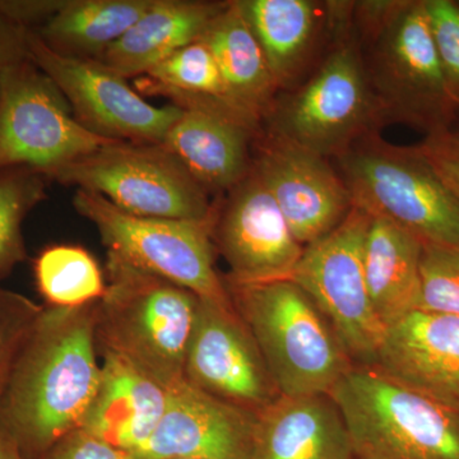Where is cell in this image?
<instances>
[{
  "mask_svg": "<svg viewBox=\"0 0 459 459\" xmlns=\"http://www.w3.org/2000/svg\"><path fill=\"white\" fill-rule=\"evenodd\" d=\"M96 303L44 305L18 352L0 398V425L26 459L83 427L101 377Z\"/></svg>",
  "mask_w": 459,
  "mask_h": 459,
  "instance_id": "6da1fadb",
  "label": "cell"
},
{
  "mask_svg": "<svg viewBox=\"0 0 459 459\" xmlns=\"http://www.w3.org/2000/svg\"><path fill=\"white\" fill-rule=\"evenodd\" d=\"M107 291L96 303L99 356H117L171 388L184 379L198 295L108 256Z\"/></svg>",
  "mask_w": 459,
  "mask_h": 459,
  "instance_id": "7a4b0ae2",
  "label": "cell"
},
{
  "mask_svg": "<svg viewBox=\"0 0 459 459\" xmlns=\"http://www.w3.org/2000/svg\"><path fill=\"white\" fill-rule=\"evenodd\" d=\"M225 285L281 395L329 394L351 370L333 328L294 281Z\"/></svg>",
  "mask_w": 459,
  "mask_h": 459,
  "instance_id": "3957f363",
  "label": "cell"
},
{
  "mask_svg": "<svg viewBox=\"0 0 459 459\" xmlns=\"http://www.w3.org/2000/svg\"><path fill=\"white\" fill-rule=\"evenodd\" d=\"M329 394L358 459H459V413L374 365H353Z\"/></svg>",
  "mask_w": 459,
  "mask_h": 459,
  "instance_id": "277c9868",
  "label": "cell"
},
{
  "mask_svg": "<svg viewBox=\"0 0 459 459\" xmlns=\"http://www.w3.org/2000/svg\"><path fill=\"white\" fill-rule=\"evenodd\" d=\"M337 159L353 207L392 220L422 243L459 250V201L421 148L368 134Z\"/></svg>",
  "mask_w": 459,
  "mask_h": 459,
  "instance_id": "5b68a950",
  "label": "cell"
},
{
  "mask_svg": "<svg viewBox=\"0 0 459 459\" xmlns=\"http://www.w3.org/2000/svg\"><path fill=\"white\" fill-rule=\"evenodd\" d=\"M72 204L98 230L108 256L186 287L208 303L234 309L225 281L216 270L211 220L134 216L83 189H77Z\"/></svg>",
  "mask_w": 459,
  "mask_h": 459,
  "instance_id": "8992f818",
  "label": "cell"
},
{
  "mask_svg": "<svg viewBox=\"0 0 459 459\" xmlns=\"http://www.w3.org/2000/svg\"><path fill=\"white\" fill-rule=\"evenodd\" d=\"M50 181L96 193L134 216L198 222L212 217L210 195L162 144L114 141Z\"/></svg>",
  "mask_w": 459,
  "mask_h": 459,
  "instance_id": "52a82bcc",
  "label": "cell"
},
{
  "mask_svg": "<svg viewBox=\"0 0 459 459\" xmlns=\"http://www.w3.org/2000/svg\"><path fill=\"white\" fill-rule=\"evenodd\" d=\"M379 26L367 72L385 114L427 129L430 137L449 132L459 99L435 49L425 2L395 3Z\"/></svg>",
  "mask_w": 459,
  "mask_h": 459,
  "instance_id": "ba28073f",
  "label": "cell"
},
{
  "mask_svg": "<svg viewBox=\"0 0 459 459\" xmlns=\"http://www.w3.org/2000/svg\"><path fill=\"white\" fill-rule=\"evenodd\" d=\"M113 140L87 131L49 75L25 57L3 75L0 170L26 168L48 180Z\"/></svg>",
  "mask_w": 459,
  "mask_h": 459,
  "instance_id": "9c48e42d",
  "label": "cell"
},
{
  "mask_svg": "<svg viewBox=\"0 0 459 459\" xmlns=\"http://www.w3.org/2000/svg\"><path fill=\"white\" fill-rule=\"evenodd\" d=\"M370 216L353 207L325 237L305 247L291 279L328 320L353 365H376L386 328L371 305L364 272Z\"/></svg>",
  "mask_w": 459,
  "mask_h": 459,
  "instance_id": "30bf717a",
  "label": "cell"
},
{
  "mask_svg": "<svg viewBox=\"0 0 459 459\" xmlns=\"http://www.w3.org/2000/svg\"><path fill=\"white\" fill-rule=\"evenodd\" d=\"M385 114L358 50H334L303 89L272 108L270 134L316 155L341 156ZM264 119V120H265Z\"/></svg>",
  "mask_w": 459,
  "mask_h": 459,
  "instance_id": "8fae6325",
  "label": "cell"
},
{
  "mask_svg": "<svg viewBox=\"0 0 459 459\" xmlns=\"http://www.w3.org/2000/svg\"><path fill=\"white\" fill-rule=\"evenodd\" d=\"M27 47L33 63L62 91L77 122L99 137L162 144L180 117V108L153 107L98 60L60 56L30 30Z\"/></svg>",
  "mask_w": 459,
  "mask_h": 459,
  "instance_id": "7c38bea8",
  "label": "cell"
},
{
  "mask_svg": "<svg viewBox=\"0 0 459 459\" xmlns=\"http://www.w3.org/2000/svg\"><path fill=\"white\" fill-rule=\"evenodd\" d=\"M213 204L211 238L225 259L230 283L290 280L305 247L292 235L279 205L253 170Z\"/></svg>",
  "mask_w": 459,
  "mask_h": 459,
  "instance_id": "4fadbf2b",
  "label": "cell"
},
{
  "mask_svg": "<svg viewBox=\"0 0 459 459\" xmlns=\"http://www.w3.org/2000/svg\"><path fill=\"white\" fill-rule=\"evenodd\" d=\"M184 379L253 415L281 395L255 338L235 309L202 299L186 347Z\"/></svg>",
  "mask_w": 459,
  "mask_h": 459,
  "instance_id": "5bb4252c",
  "label": "cell"
},
{
  "mask_svg": "<svg viewBox=\"0 0 459 459\" xmlns=\"http://www.w3.org/2000/svg\"><path fill=\"white\" fill-rule=\"evenodd\" d=\"M253 170L303 247L325 237L353 208L350 190L327 159L276 135L259 137Z\"/></svg>",
  "mask_w": 459,
  "mask_h": 459,
  "instance_id": "9a60e30c",
  "label": "cell"
},
{
  "mask_svg": "<svg viewBox=\"0 0 459 459\" xmlns=\"http://www.w3.org/2000/svg\"><path fill=\"white\" fill-rule=\"evenodd\" d=\"M255 415L199 391L186 379L169 388L164 415L140 459H252Z\"/></svg>",
  "mask_w": 459,
  "mask_h": 459,
  "instance_id": "2e32d148",
  "label": "cell"
},
{
  "mask_svg": "<svg viewBox=\"0 0 459 459\" xmlns=\"http://www.w3.org/2000/svg\"><path fill=\"white\" fill-rule=\"evenodd\" d=\"M374 367L459 413V318L413 310L389 325Z\"/></svg>",
  "mask_w": 459,
  "mask_h": 459,
  "instance_id": "e0dca14e",
  "label": "cell"
},
{
  "mask_svg": "<svg viewBox=\"0 0 459 459\" xmlns=\"http://www.w3.org/2000/svg\"><path fill=\"white\" fill-rule=\"evenodd\" d=\"M258 129L217 108H181L162 146L180 160L208 195H225L253 169Z\"/></svg>",
  "mask_w": 459,
  "mask_h": 459,
  "instance_id": "ac0fdd59",
  "label": "cell"
},
{
  "mask_svg": "<svg viewBox=\"0 0 459 459\" xmlns=\"http://www.w3.org/2000/svg\"><path fill=\"white\" fill-rule=\"evenodd\" d=\"M252 459H358L331 394L280 395L256 413Z\"/></svg>",
  "mask_w": 459,
  "mask_h": 459,
  "instance_id": "d6986e66",
  "label": "cell"
},
{
  "mask_svg": "<svg viewBox=\"0 0 459 459\" xmlns=\"http://www.w3.org/2000/svg\"><path fill=\"white\" fill-rule=\"evenodd\" d=\"M100 358L99 388L82 429L135 455L164 415L169 389L117 356L105 353Z\"/></svg>",
  "mask_w": 459,
  "mask_h": 459,
  "instance_id": "ffe728a7",
  "label": "cell"
},
{
  "mask_svg": "<svg viewBox=\"0 0 459 459\" xmlns=\"http://www.w3.org/2000/svg\"><path fill=\"white\" fill-rule=\"evenodd\" d=\"M199 41L216 60L230 108L259 128L273 108L280 89L237 2H228Z\"/></svg>",
  "mask_w": 459,
  "mask_h": 459,
  "instance_id": "44dd1931",
  "label": "cell"
},
{
  "mask_svg": "<svg viewBox=\"0 0 459 459\" xmlns=\"http://www.w3.org/2000/svg\"><path fill=\"white\" fill-rule=\"evenodd\" d=\"M226 4L153 0L143 16L95 60L126 80L142 77L174 51L198 41Z\"/></svg>",
  "mask_w": 459,
  "mask_h": 459,
  "instance_id": "7402d4cb",
  "label": "cell"
},
{
  "mask_svg": "<svg viewBox=\"0 0 459 459\" xmlns=\"http://www.w3.org/2000/svg\"><path fill=\"white\" fill-rule=\"evenodd\" d=\"M370 216L364 272L374 312L385 328L418 310L421 240L383 216Z\"/></svg>",
  "mask_w": 459,
  "mask_h": 459,
  "instance_id": "603a6c76",
  "label": "cell"
},
{
  "mask_svg": "<svg viewBox=\"0 0 459 459\" xmlns=\"http://www.w3.org/2000/svg\"><path fill=\"white\" fill-rule=\"evenodd\" d=\"M153 4V0H65L36 35L60 56L98 59Z\"/></svg>",
  "mask_w": 459,
  "mask_h": 459,
  "instance_id": "cb8c5ba5",
  "label": "cell"
},
{
  "mask_svg": "<svg viewBox=\"0 0 459 459\" xmlns=\"http://www.w3.org/2000/svg\"><path fill=\"white\" fill-rule=\"evenodd\" d=\"M279 89L295 80L312 47L318 12L307 0H238Z\"/></svg>",
  "mask_w": 459,
  "mask_h": 459,
  "instance_id": "d4e9b609",
  "label": "cell"
},
{
  "mask_svg": "<svg viewBox=\"0 0 459 459\" xmlns=\"http://www.w3.org/2000/svg\"><path fill=\"white\" fill-rule=\"evenodd\" d=\"M135 90L142 96H162L171 100L172 105L180 108H221L243 119L230 108L216 60L199 40L174 51L146 74L138 77Z\"/></svg>",
  "mask_w": 459,
  "mask_h": 459,
  "instance_id": "484cf974",
  "label": "cell"
},
{
  "mask_svg": "<svg viewBox=\"0 0 459 459\" xmlns=\"http://www.w3.org/2000/svg\"><path fill=\"white\" fill-rule=\"evenodd\" d=\"M35 279L47 305L75 307L96 303L107 280L95 256L80 246H53L35 261Z\"/></svg>",
  "mask_w": 459,
  "mask_h": 459,
  "instance_id": "4316f807",
  "label": "cell"
},
{
  "mask_svg": "<svg viewBox=\"0 0 459 459\" xmlns=\"http://www.w3.org/2000/svg\"><path fill=\"white\" fill-rule=\"evenodd\" d=\"M49 180L26 168L0 170V277L27 259L23 221L47 199Z\"/></svg>",
  "mask_w": 459,
  "mask_h": 459,
  "instance_id": "83f0119b",
  "label": "cell"
},
{
  "mask_svg": "<svg viewBox=\"0 0 459 459\" xmlns=\"http://www.w3.org/2000/svg\"><path fill=\"white\" fill-rule=\"evenodd\" d=\"M418 310L459 318V250L422 246Z\"/></svg>",
  "mask_w": 459,
  "mask_h": 459,
  "instance_id": "f1b7e54d",
  "label": "cell"
},
{
  "mask_svg": "<svg viewBox=\"0 0 459 459\" xmlns=\"http://www.w3.org/2000/svg\"><path fill=\"white\" fill-rule=\"evenodd\" d=\"M44 305L0 286V398L18 352Z\"/></svg>",
  "mask_w": 459,
  "mask_h": 459,
  "instance_id": "f546056e",
  "label": "cell"
},
{
  "mask_svg": "<svg viewBox=\"0 0 459 459\" xmlns=\"http://www.w3.org/2000/svg\"><path fill=\"white\" fill-rule=\"evenodd\" d=\"M425 8L444 74L459 99V5L449 0H425Z\"/></svg>",
  "mask_w": 459,
  "mask_h": 459,
  "instance_id": "4dcf8cb0",
  "label": "cell"
},
{
  "mask_svg": "<svg viewBox=\"0 0 459 459\" xmlns=\"http://www.w3.org/2000/svg\"><path fill=\"white\" fill-rule=\"evenodd\" d=\"M38 459H140L131 452L111 446L98 437L77 429L57 440Z\"/></svg>",
  "mask_w": 459,
  "mask_h": 459,
  "instance_id": "1f68e13d",
  "label": "cell"
},
{
  "mask_svg": "<svg viewBox=\"0 0 459 459\" xmlns=\"http://www.w3.org/2000/svg\"><path fill=\"white\" fill-rule=\"evenodd\" d=\"M65 0H0V13L11 22L35 31L62 8Z\"/></svg>",
  "mask_w": 459,
  "mask_h": 459,
  "instance_id": "d6a6232c",
  "label": "cell"
},
{
  "mask_svg": "<svg viewBox=\"0 0 459 459\" xmlns=\"http://www.w3.org/2000/svg\"><path fill=\"white\" fill-rule=\"evenodd\" d=\"M27 32L29 30L17 26L0 13V98L5 71L14 63L29 56Z\"/></svg>",
  "mask_w": 459,
  "mask_h": 459,
  "instance_id": "836d02e7",
  "label": "cell"
},
{
  "mask_svg": "<svg viewBox=\"0 0 459 459\" xmlns=\"http://www.w3.org/2000/svg\"><path fill=\"white\" fill-rule=\"evenodd\" d=\"M422 152L428 157L435 171L442 178L453 195L459 201V155L446 147L437 138H429L427 143L422 144Z\"/></svg>",
  "mask_w": 459,
  "mask_h": 459,
  "instance_id": "e575fe53",
  "label": "cell"
},
{
  "mask_svg": "<svg viewBox=\"0 0 459 459\" xmlns=\"http://www.w3.org/2000/svg\"><path fill=\"white\" fill-rule=\"evenodd\" d=\"M0 459H26L16 442L12 439L4 428L0 425Z\"/></svg>",
  "mask_w": 459,
  "mask_h": 459,
  "instance_id": "d590c367",
  "label": "cell"
},
{
  "mask_svg": "<svg viewBox=\"0 0 459 459\" xmlns=\"http://www.w3.org/2000/svg\"><path fill=\"white\" fill-rule=\"evenodd\" d=\"M437 140L442 141L446 147L451 148L459 155V132H446L442 135H437Z\"/></svg>",
  "mask_w": 459,
  "mask_h": 459,
  "instance_id": "8d00e7d4",
  "label": "cell"
}]
</instances>
